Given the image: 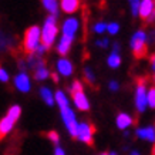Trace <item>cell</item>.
Here are the masks:
<instances>
[{
	"label": "cell",
	"mask_w": 155,
	"mask_h": 155,
	"mask_svg": "<svg viewBox=\"0 0 155 155\" xmlns=\"http://www.w3.org/2000/svg\"><path fill=\"white\" fill-rule=\"evenodd\" d=\"M41 38V33H40V28L37 26H31L26 30L23 38V48L27 54H33L36 53L38 47V43Z\"/></svg>",
	"instance_id": "6da1fadb"
},
{
	"label": "cell",
	"mask_w": 155,
	"mask_h": 155,
	"mask_svg": "<svg viewBox=\"0 0 155 155\" xmlns=\"http://www.w3.org/2000/svg\"><path fill=\"white\" fill-rule=\"evenodd\" d=\"M56 14H51L46 19L44 27H43V33H41V40L43 44L47 48L51 47V44L54 43V38L57 36V24H56Z\"/></svg>",
	"instance_id": "7a4b0ae2"
},
{
	"label": "cell",
	"mask_w": 155,
	"mask_h": 155,
	"mask_svg": "<svg viewBox=\"0 0 155 155\" xmlns=\"http://www.w3.org/2000/svg\"><path fill=\"white\" fill-rule=\"evenodd\" d=\"M132 53L135 58H144L148 51V46H147V36L144 31H137L132 37L131 41Z\"/></svg>",
	"instance_id": "3957f363"
},
{
	"label": "cell",
	"mask_w": 155,
	"mask_h": 155,
	"mask_svg": "<svg viewBox=\"0 0 155 155\" xmlns=\"http://www.w3.org/2000/svg\"><path fill=\"white\" fill-rule=\"evenodd\" d=\"M61 110V117H63V121L66 124L67 130L70 132V135L73 138H77V134H78V124H77V118H75L73 110H70L68 107L60 108Z\"/></svg>",
	"instance_id": "277c9868"
},
{
	"label": "cell",
	"mask_w": 155,
	"mask_h": 155,
	"mask_svg": "<svg viewBox=\"0 0 155 155\" xmlns=\"http://www.w3.org/2000/svg\"><path fill=\"white\" fill-rule=\"evenodd\" d=\"M137 95H135V104L138 111L142 113L145 110V105L148 104V94L145 93V78H138L137 80Z\"/></svg>",
	"instance_id": "5b68a950"
},
{
	"label": "cell",
	"mask_w": 155,
	"mask_h": 155,
	"mask_svg": "<svg viewBox=\"0 0 155 155\" xmlns=\"http://www.w3.org/2000/svg\"><path fill=\"white\" fill-rule=\"evenodd\" d=\"M94 131H95L94 125L87 124V122H81V124H78L77 138H78L80 141L88 144V145H93V134H94Z\"/></svg>",
	"instance_id": "8992f818"
},
{
	"label": "cell",
	"mask_w": 155,
	"mask_h": 155,
	"mask_svg": "<svg viewBox=\"0 0 155 155\" xmlns=\"http://www.w3.org/2000/svg\"><path fill=\"white\" fill-rule=\"evenodd\" d=\"M16 121H17V120L13 118L12 115H9V114L0 121V140L5 138V137L13 130V125H14V122Z\"/></svg>",
	"instance_id": "52a82bcc"
},
{
	"label": "cell",
	"mask_w": 155,
	"mask_h": 155,
	"mask_svg": "<svg viewBox=\"0 0 155 155\" xmlns=\"http://www.w3.org/2000/svg\"><path fill=\"white\" fill-rule=\"evenodd\" d=\"M77 30H78V21L75 19H67L63 24V34L64 36H68V37H73L74 38L75 33H77Z\"/></svg>",
	"instance_id": "ba28073f"
},
{
	"label": "cell",
	"mask_w": 155,
	"mask_h": 155,
	"mask_svg": "<svg viewBox=\"0 0 155 155\" xmlns=\"http://www.w3.org/2000/svg\"><path fill=\"white\" fill-rule=\"evenodd\" d=\"M154 12V0H142L140 6V17L142 20H148Z\"/></svg>",
	"instance_id": "9c48e42d"
},
{
	"label": "cell",
	"mask_w": 155,
	"mask_h": 155,
	"mask_svg": "<svg viewBox=\"0 0 155 155\" xmlns=\"http://www.w3.org/2000/svg\"><path fill=\"white\" fill-rule=\"evenodd\" d=\"M73 100H74L75 107L78 108V110H81V111H87L90 108V104H88V101H87V98H85V95L83 91H75V93H73Z\"/></svg>",
	"instance_id": "30bf717a"
},
{
	"label": "cell",
	"mask_w": 155,
	"mask_h": 155,
	"mask_svg": "<svg viewBox=\"0 0 155 155\" xmlns=\"http://www.w3.org/2000/svg\"><path fill=\"white\" fill-rule=\"evenodd\" d=\"M14 84L17 87V90H20L21 93H27L30 90V80L26 73H20L16 78H14Z\"/></svg>",
	"instance_id": "8fae6325"
},
{
	"label": "cell",
	"mask_w": 155,
	"mask_h": 155,
	"mask_svg": "<svg viewBox=\"0 0 155 155\" xmlns=\"http://www.w3.org/2000/svg\"><path fill=\"white\" fill-rule=\"evenodd\" d=\"M71 43H73V37H68V36H64V34H63V38L60 40L58 46H57V51L60 53L61 56H66L67 53L70 51Z\"/></svg>",
	"instance_id": "7c38bea8"
},
{
	"label": "cell",
	"mask_w": 155,
	"mask_h": 155,
	"mask_svg": "<svg viewBox=\"0 0 155 155\" xmlns=\"http://www.w3.org/2000/svg\"><path fill=\"white\" fill-rule=\"evenodd\" d=\"M57 70L60 71L63 75L68 77V75H71V73H73V64H71L68 60H66V58H61V60H58V63H57Z\"/></svg>",
	"instance_id": "4fadbf2b"
},
{
	"label": "cell",
	"mask_w": 155,
	"mask_h": 155,
	"mask_svg": "<svg viewBox=\"0 0 155 155\" xmlns=\"http://www.w3.org/2000/svg\"><path fill=\"white\" fill-rule=\"evenodd\" d=\"M78 6H80V2H78V0H61V9L68 14L77 12Z\"/></svg>",
	"instance_id": "5bb4252c"
},
{
	"label": "cell",
	"mask_w": 155,
	"mask_h": 155,
	"mask_svg": "<svg viewBox=\"0 0 155 155\" xmlns=\"http://www.w3.org/2000/svg\"><path fill=\"white\" fill-rule=\"evenodd\" d=\"M137 135L140 137V138L147 140V141H155V130L151 127L138 130V131H137Z\"/></svg>",
	"instance_id": "9a60e30c"
},
{
	"label": "cell",
	"mask_w": 155,
	"mask_h": 155,
	"mask_svg": "<svg viewBox=\"0 0 155 155\" xmlns=\"http://www.w3.org/2000/svg\"><path fill=\"white\" fill-rule=\"evenodd\" d=\"M131 124H132V120L127 114H120L117 117V127L120 128V130H125V128H127L128 125H131Z\"/></svg>",
	"instance_id": "2e32d148"
},
{
	"label": "cell",
	"mask_w": 155,
	"mask_h": 155,
	"mask_svg": "<svg viewBox=\"0 0 155 155\" xmlns=\"http://www.w3.org/2000/svg\"><path fill=\"white\" fill-rule=\"evenodd\" d=\"M40 94H41V98L46 101V104H47V105H53V104H54L56 97H54V94L50 91V88H47V87H43V88L40 90Z\"/></svg>",
	"instance_id": "e0dca14e"
},
{
	"label": "cell",
	"mask_w": 155,
	"mask_h": 155,
	"mask_svg": "<svg viewBox=\"0 0 155 155\" xmlns=\"http://www.w3.org/2000/svg\"><path fill=\"white\" fill-rule=\"evenodd\" d=\"M43 5L46 7V10L50 12V14H56L58 13V2L57 0H43Z\"/></svg>",
	"instance_id": "ac0fdd59"
},
{
	"label": "cell",
	"mask_w": 155,
	"mask_h": 155,
	"mask_svg": "<svg viewBox=\"0 0 155 155\" xmlns=\"http://www.w3.org/2000/svg\"><path fill=\"white\" fill-rule=\"evenodd\" d=\"M34 78L38 81H41V80H46L48 77V70L44 67V64H41V66H38L37 68H34Z\"/></svg>",
	"instance_id": "d6986e66"
},
{
	"label": "cell",
	"mask_w": 155,
	"mask_h": 155,
	"mask_svg": "<svg viewBox=\"0 0 155 155\" xmlns=\"http://www.w3.org/2000/svg\"><path fill=\"white\" fill-rule=\"evenodd\" d=\"M120 64H121V58H120V56H118L117 50H114V51L111 53V56L108 57V66L113 67V68H117Z\"/></svg>",
	"instance_id": "ffe728a7"
},
{
	"label": "cell",
	"mask_w": 155,
	"mask_h": 155,
	"mask_svg": "<svg viewBox=\"0 0 155 155\" xmlns=\"http://www.w3.org/2000/svg\"><path fill=\"white\" fill-rule=\"evenodd\" d=\"M56 103L58 104V107L60 108H64V107H68V100L67 97L61 91H57L56 93Z\"/></svg>",
	"instance_id": "44dd1931"
},
{
	"label": "cell",
	"mask_w": 155,
	"mask_h": 155,
	"mask_svg": "<svg viewBox=\"0 0 155 155\" xmlns=\"http://www.w3.org/2000/svg\"><path fill=\"white\" fill-rule=\"evenodd\" d=\"M9 115H12V117L13 118H16V120H17V118L20 117V114H21V108L19 107V105H13V107L10 108L9 110Z\"/></svg>",
	"instance_id": "7402d4cb"
},
{
	"label": "cell",
	"mask_w": 155,
	"mask_h": 155,
	"mask_svg": "<svg viewBox=\"0 0 155 155\" xmlns=\"http://www.w3.org/2000/svg\"><path fill=\"white\" fill-rule=\"evenodd\" d=\"M130 3H131L132 14H134V16L140 14V6H141V2H140V0H130Z\"/></svg>",
	"instance_id": "603a6c76"
},
{
	"label": "cell",
	"mask_w": 155,
	"mask_h": 155,
	"mask_svg": "<svg viewBox=\"0 0 155 155\" xmlns=\"http://www.w3.org/2000/svg\"><path fill=\"white\" fill-rule=\"evenodd\" d=\"M148 104H150V107L155 108V87L150 88L148 91Z\"/></svg>",
	"instance_id": "cb8c5ba5"
},
{
	"label": "cell",
	"mask_w": 155,
	"mask_h": 155,
	"mask_svg": "<svg viewBox=\"0 0 155 155\" xmlns=\"http://www.w3.org/2000/svg\"><path fill=\"white\" fill-rule=\"evenodd\" d=\"M71 94L73 93H75V91H83V85H81V83L80 81H74L73 83V85H71Z\"/></svg>",
	"instance_id": "d4e9b609"
},
{
	"label": "cell",
	"mask_w": 155,
	"mask_h": 155,
	"mask_svg": "<svg viewBox=\"0 0 155 155\" xmlns=\"http://www.w3.org/2000/svg\"><path fill=\"white\" fill-rule=\"evenodd\" d=\"M47 137L50 138V140H51L53 142H54V144H57V142L60 141V138H58V134H57V132H54V131H50V132L47 134Z\"/></svg>",
	"instance_id": "484cf974"
},
{
	"label": "cell",
	"mask_w": 155,
	"mask_h": 155,
	"mask_svg": "<svg viewBox=\"0 0 155 155\" xmlns=\"http://www.w3.org/2000/svg\"><path fill=\"white\" fill-rule=\"evenodd\" d=\"M85 78L90 81V84L94 83V74H93V71L90 70V68H85Z\"/></svg>",
	"instance_id": "4316f807"
},
{
	"label": "cell",
	"mask_w": 155,
	"mask_h": 155,
	"mask_svg": "<svg viewBox=\"0 0 155 155\" xmlns=\"http://www.w3.org/2000/svg\"><path fill=\"white\" fill-rule=\"evenodd\" d=\"M107 30L110 31L111 34H115L118 31V24L117 23H111V24H108L107 26Z\"/></svg>",
	"instance_id": "83f0119b"
},
{
	"label": "cell",
	"mask_w": 155,
	"mask_h": 155,
	"mask_svg": "<svg viewBox=\"0 0 155 155\" xmlns=\"http://www.w3.org/2000/svg\"><path fill=\"white\" fill-rule=\"evenodd\" d=\"M0 81H2V83L9 81V74H7V73L3 70V68H0Z\"/></svg>",
	"instance_id": "f1b7e54d"
},
{
	"label": "cell",
	"mask_w": 155,
	"mask_h": 155,
	"mask_svg": "<svg viewBox=\"0 0 155 155\" xmlns=\"http://www.w3.org/2000/svg\"><path fill=\"white\" fill-rule=\"evenodd\" d=\"M105 28H107V26H105L104 23H98V24H95L94 31H95V33H103Z\"/></svg>",
	"instance_id": "f546056e"
},
{
	"label": "cell",
	"mask_w": 155,
	"mask_h": 155,
	"mask_svg": "<svg viewBox=\"0 0 155 155\" xmlns=\"http://www.w3.org/2000/svg\"><path fill=\"white\" fill-rule=\"evenodd\" d=\"M97 46H101V47H107V46H108V40H107V38H104V40H101V41L97 43Z\"/></svg>",
	"instance_id": "4dcf8cb0"
},
{
	"label": "cell",
	"mask_w": 155,
	"mask_h": 155,
	"mask_svg": "<svg viewBox=\"0 0 155 155\" xmlns=\"http://www.w3.org/2000/svg\"><path fill=\"white\" fill-rule=\"evenodd\" d=\"M110 88L113 90V91H115V90L118 88V84L115 83V81H113V83H110Z\"/></svg>",
	"instance_id": "1f68e13d"
},
{
	"label": "cell",
	"mask_w": 155,
	"mask_h": 155,
	"mask_svg": "<svg viewBox=\"0 0 155 155\" xmlns=\"http://www.w3.org/2000/svg\"><path fill=\"white\" fill-rule=\"evenodd\" d=\"M148 20H150V21H154L155 20V0H154V12H152V14L150 16V19Z\"/></svg>",
	"instance_id": "d6a6232c"
},
{
	"label": "cell",
	"mask_w": 155,
	"mask_h": 155,
	"mask_svg": "<svg viewBox=\"0 0 155 155\" xmlns=\"http://www.w3.org/2000/svg\"><path fill=\"white\" fill-rule=\"evenodd\" d=\"M151 66H152V68H154V71H155V54L151 56Z\"/></svg>",
	"instance_id": "836d02e7"
},
{
	"label": "cell",
	"mask_w": 155,
	"mask_h": 155,
	"mask_svg": "<svg viewBox=\"0 0 155 155\" xmlns=\"http://www.w3.org/2000/svg\"><path fill=\"white\" fill-rule=\"evenodd\" d=\"M54 154H57V155H63V154H66V152L61 150V148H56V152H54Z\"/></svg>",
	"instance_id": "e575fe53"
},
{
	"label": "cell",
	"mask_w": 155,
	"mask_h": 155,
	"mask_svg": "<svg viewBox=\"0 0 155 155\" xmlns=\"http://www.w3.org/2000/svg\"><path fill=\"white\" fill-rule=\"evenodd\" d=\"M150 41H155V31H152L150 34Z\"/></svg>",
	"instance_id": "d590c367"
},
{
	"label": "cell",
	"mask_w": 155,
	"mask_h": 155,
	"mask_svg": "<svg viewBox=\"0 0 155 155\" xmlns=\"http://www.w3.org/2000/svg\"><path fill=\"white\" fill-rule=\"evenodd\" d=\"M51 78L54 81H58V75H57V74H51Z\"/></svg>",
	"instance_id": "8d00e7d4"
},
{
	"label": "cell",
	"mask_w": 155,
	"mask_h": 155,
	"mask_svg": "<svg viewBox=\"0 0 155 155\" xmlns=\"http://www.w3.org/2000/svg\"><path fill=\"white\" fill-rule=\"evenodd\" d=\"M152 154L155 155V144H154V147H152Z\"/></svg>",
	"instance_id": "74e56055"
}]
</instances>
